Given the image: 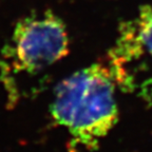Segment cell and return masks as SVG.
Here are the masks:
<instances>
[{"label": "cell", "mask_w": 152, "mask_h": 152, "mask_svg": "<svg viewBox=\"0 0 152 152\" xmlns=\"http://www.w3.org/2000/svg\"><path fill=\"white\" fill-rule=\"evenodd\" d=\"M69 53V35L62 20L52 12L19 20L3 51L15 72L37 73Z\"/></svg>", "instance_id": "cell-2"}, {"label": "cell", "mask_w": 152, "mask_h": 152, "mask_svg": "<svg viewBox=\"0 0 152 152\" xmlns=\"http://www.w3.org/2000/svg\"><path fill=\"white\" fill-rule=\"evenodd\" d=\"M51 114L68 129L74 145L94 149L118 121L111 69L94 64L62 80L55 91Z\"/></svg>", "instance_id": "cell-1"}, {"label": "cell", "mask_w": 152, "mask_h": 152, "mask_svg": "<svg viewBox=\"0 0 152 152\" xmlns=\"http://www.w3.org/2000/svg\"><path fill=\"white\" fill-rule=\"evenodd\" d=\"M125 26L140 52L147 51L152 55V7H142L138 16L132 21L125 23Z\"/></svg>", "instance_id": "cell-3"}]
</instances>
